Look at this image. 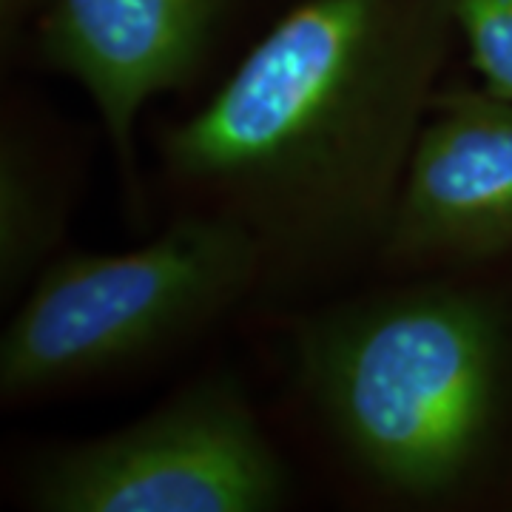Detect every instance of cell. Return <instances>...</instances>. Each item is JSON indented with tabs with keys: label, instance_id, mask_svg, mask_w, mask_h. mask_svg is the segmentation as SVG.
<instances>
[{
	"label": "cell",
	"instance_id": "cell-1",
	"mask_svg": "<svg viewBox=\"0 0 512 512\" xmlns=\"http://www.w3.org/2000/svg\"><path fill=\"white\" fill-rule=\"evenodd\" d=\"M456 40L447 0H299L163 131L177 211L228 217L256 239L262 302L376 265Z\"/></svg>",
	"mask_w": 512,
	"mask_h": 512
},
{
	"label": "cell",
	"instance_id": "cell-2",
	"mask_svg": "<svg viewBox=\"0 0 512 512\" xmlns=\"http://www.w3.org/2000/svg\"><path fill=\"white\" fill-rule=\"evenodd\" d=\"M293 382L365 487L404 507H450L481 487L507 430L512 319L458 274L402 276L305 313Z\"/></svg>",
	"mask_w": 512,
	"mask_h": 512
},
{
	"label": "cell",
	"instance_id": "cell-3",
	"mask_svg": "<svg viewBox=\"0 0 512 512\" xmlns=\"http://www.w3.org/2000/svg\"><path fill=\"white\" fill-rule=\"evenodd\" d=\"M259 282L256 239L202 211H177L126 254L55 256L0 336L3 407L165 356L256 299Z\"/></svg>",
	"mask_w": 512,
	"mask_h": 512
},
{
	"label": "cell",
	"instance_id": "cell-4",
	"mask_svg": "<svg viewBox=\"0 0 512 512\" xmlns=\"http://www.w3.org/2000/svg\"><path fill=\"white\" fill-rule=\"evenodd\" d=\"M291 490L231 370L202 373L126 427L57 447L26 478L40 512H274Z\"/></svg>",
	"mask_w": 512,
	"mask_h": 512
},
{
	"label": "cell",
	"instance_id": "cell-5",
	"mask_svg": "<svg viewBox=\"0 0 512 512\" xmlns=\"http://www.w3.org/2000/svg\"><path fill=\"white\" fill-rule=\"evenodd\" d=\"M512 254V100L439 89L376 268L390 279L461 274Z\"/></svg>",
	"mask_w": 512,
	"mask_h": 512
},
{
	"label": "cell",
	"instance_id": "cell-6",
	"mask_svg": "<svg viewBox=\"0 0 512 512\" xmlns=\"http://www.w3.org/2000/svg\"><path fill=\"white\" fill-rule=\"evenodd\" d=\"M234 0H55L35 29L40 60L89 94L128 191L137 120L188 89L217 49Z\"/></svg>",
	"mask_w": 512,
	"mask_h": 512
},
{
	"label": "cell",
	"instance_id": "cell-7",
	"mask_svg": "<svg viewBox=\"0 0 512 512\" xmlns=\"http://www.w3.org/2000/svg\"><path fill=\"white\" fill-rule=\"evenodd\" d=\"M77 171L35 114L6 111L0 128V296L20 299L60 256Z\"/></svg>",
	"mask_w": 512,
	"mask_h": 512
},
{
	"label": "cell",
	"instance_id": "cell-8",
	"mask_svg": "<svg viewBox=\"0 0 512 512\" xmlns=\"http://www.w3.org/2000/svg\"><path fill=\"white\" fill-rule=\"evenodd\" d=\"M487 92L512 100V0H447Z\"/></svg>",
	"mask_w": 512,
	"mask_h": 512
},
{
	"label": "cell",
	"instance_id": "cell-9",
	"mask_svg": "<svg viewBox=\"0 0 512 512\" xmlns=\"http://www.w3.org/2000/svg\"><path fill=\"white\" fill-rule=\"evenodd\" d=\"M55 0H0V43L3 52H15L20 40L35 35L40 20L46 18V12L52 9Z\"/></svg>",
	"mask_w": 512,
	"mask_h": 512
}]
</instances>
